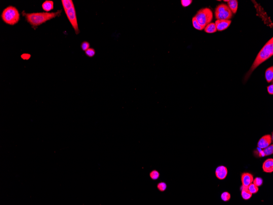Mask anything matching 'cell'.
I'll return each instance as SVG.
<instances>
[{"label": "cell", "mask_w": 273, "mask_h": 205, "mask_svg": "<svg viewBox=\"0 0 273 205\" xmlns=\"http://www.w3.org/2000/svg\"><path fill=\"white\" fill-rule=\"evenodd\" d=\"M85 54L86 56L89 57H93L96 55V52L95 50L92 48H90L89 49L85 51Z\"/></svg>", "instance_id": "44dd1931"}, {"label": "cell", "mask_w": 273, "mask_h": 205, "mask_svg": "<svg viewBox=\"0 0 273 205\" xmlns=\"http://www.w3.org/2000/svg\"><path fill=\"white\" fill-rule=\"evenodd\" d=\"M263 171L266 173H272L273 172V159L269 158L264 161L263 165Z\"/></svg>", "instance_id": "8fae6325"}, {"label": "cell", "mask_w": 273, "mask_h": 205, "mask_svg": "<svg viewBox=\"0 0 273 205\" xmlns=\"http://www.w3.org/2000/svg\"><path fill=\"white\" fill-rule=\"evenodd\" d=\"M230 20H217L215 21L217 30L219 31H224L227 29L231 24Z\"/></svg>", "instance_id": "30bf717a"}, {"label": "cell", "mask_w": 273, "mask_h": 205, "mask_svg": "<svg viewBox=\"0 0 273 205\" xmlns=\"http://www.w3.org/2000/svg\"><path fill=\"white\" fill-rule=\"evenodd\" d=\"M231 195L229 192H224L221 194V200L224 202H228L231 199Z\"/></svg>", "instance_id": "ffe728a7"}, {"label": "cell", "mask_w": 273, "mask_h": 205, "mask_svg": "<svg viewBox=\"0 0 273 205\" xmlns=\"http://www.w3.org/2000/svg\"><path fill=\"white\" fill-rule=\"evenodd\" d=\"M264 156H268L272 155L273 153V145H270V146L264 149L262 151Z\"/></svg>", "instance_id": "ac0fdd59"}, {"label": "cell", "mask_w": 273, "mask_h": 205, "mask_svg": "<svg viewBox=\"0 0 273 205\" xmlns=\"http://www.w3.org/2000/svg\"><path fill=\"white\" fill-rule=\"evenodd\" d=\"M62 3L64 11L75 6L72 0H62Z\"/></svg>", "instance_id": "2e32d148"}, {"label": "cell", "mask_w": 273, "mask_h": 205, "mask_svg": "<svg viewBox=\"0 0 273 205\" xmlns=\"http://www.w3.org/2000/svg\"><path fill=\"white\" fill-rule=\"evenodd\" d=\"M81 48L83 51H85L89 49L90 48V44L88 41H84L83 42L81 45Z\"/></svg>", "instance_id": "cb8c5ba5"}, {"label": "cell", "mask_w": 273, "mask_h": 205, "mask_svg": "<svg viewBox=\"0 0 273 205\" xmlns=\"http://www.w3.org/2000/svg\"><path fill=\"white\" fill-rule=\"evenodd\" d=\"M247 188L252 194H256L257 192H258V190H259L258 187H257L253 183H252L249 185Z\"/></svg>", "instance_id": "d6986e66"}, {"label": "cell", "mask_w": 273, "mask_h": 205, "mask_svg": "<svg viewBox=\"0 0 273 205\" xmlns=\"http://www.w3.org/2000/svg\"><path fill=\"white\" fill-rule=\"evenodd\" d=\"M205 32L208 33H213L217 32L216 26L214 23H211L207 25L205 28Z\"/></svg>", "instance_id": "e0dca14e"}, {"label": "cell", "mask_w": 273, "mask_h": 205, "mask_svg": "<svg viewBox=\"0 0 273 205\" xmlns=\"http://www.w3.org/2000/svg\"><path fill=\"white\" fill-rule=\"evenodd\" d=\"M217 178L219 180H223L226 178L228 174V170L225 166H221L217 168L215 172Z\"/></svg>", "instance_id": "9c48e42d"}, {"label": "cell", "mask_w": 273, "mask_h": 205, "mask_svg": "<svg viewBox=\"0 0 273 205\" xmlns=\"http://www.w3.org/2000/svg\"><path fill=\"white\" fill-rule=\"evenodd\" d=\"M65 12L68 20L74 30L75 33L77 35H78L80 31L79 28L76 11L75 7H73L65 11Z\"/></svg>", "instance_id": "8992f818"}, {"label": "cell", "mask_w": 273, "mask_h": 205, "mask_svg": "<svg viewBox=\"0 0 273 205\" xmlns=\"http://www.w3.org/2000/svg\"><path fill=\"white\" fill-rule=\"evenodd\" d=\"M241 195L243 200H247L252 197L253 194L248 189L247 187H243L242 186Z\"/></svg>", "instance_id": "4fadbf2b"}, {"label": "cell", "mask_w": 273, "mask_h": 205, "mask_svg": "<svg viewBox=\"0 0 273 205\" xmlns=\"http://www.w3.org/2000/svg\"><path fill=\"white\" fill-rule=\"evenodd\" d=\"M192 23H193V27H194V28H195V29L199 30V31H202V30H203L204 29V28L202 27V26H200V25L198 24V22H197V21H196V19H195L194 17H193V18H192Z\"/></svg>", "instance_id": "603a6c76"}, {"label": "cell", "mask_w": 273, "mask_h": 205, "mask_svg": "<svg viewBox=\"0 0 273 205\" xmlns=\"http://www.w3.org/2000/svg\"><path fill=\"white\" fill-rule=\"evenodd\" d=\"M265 76L268 83H270L273 80V67H270L266 70Z\"/></svg>", "instance_id": "9a60e30c"}, {"label": "cell", "mask_w": 273, "mask_h": 205, "mask_svg": "<svg viewBox=\"0 0 273 205\" xmlns=\"http://www.w3.org/2000/svg\"><path fill=\"white\" fill-rule=\"evenodd\" d=\"M21 58L24 60H28L30 58L31 55L29 54H23L21 55Z\"/></svg>", "instance_id": "f1b7e54d"}, {"label": "cell", "mask_w": 273, "mask_h": 205, "mask_svg": "<svg viewBox=\"0 0 273 205\" xmlns=\"http://www.w3.org/2000/svg\"><path fill=\"white\" fill-rule=\"evenodd\" d=\"M224 2H228L229 1V0H227V1H225V0H224Z\"/></svg>", "instance_id": "f546056e"}, {"label": "cell", "mask_w": 273, "mask_h": 205, "mask_svg": "<svg viewBox=\"0 0 273 205\" xmlns=\"http://www.w3.org/2000/svg\"><path fill=\"white\" fill-rule=\"evenodd\" d=\"M272 138L271 135L268 134L263 136L258 141L257 147L258 148L264 149L270 145Z\"/></svg>", "instance_id": "52a82bcc"}, {"label": "cell", "mask_w": 273, "mask_h": 205, "mask_svg": "<svg viewBox=\"0 0 273 205\" xmlns=\"http://www.w3.org/2000/svg\"><path fill=\"white\" fill-rule=\"evenodd\" d=\"M62 13V10H57L55 12H34L32 13H26L23 11L22 14L25 17L26 21L33 28H36L47 21L61 16Z\"/></svg>", "instance_id": "6da1fadb"}, {"label": "cell", "mask_w": 273, "mask_h": 205, "mask_svg": "<svg viewBox=\"0 0 273 205\" xmlns=\"http://www.w3.org/2000/svg\"><path fill=\"white\" fill-rule=\"evenodd\" d=\"M54 2L50 0H46L43 3L42 8L47 12H49L54 9Z\"/></svg>", "instance_id": "7c38bea8"}, {"label": "cell", "mask_w": 273, "mask_h": 205, "mask_svg": "<svg viewBox=\"0 0 273 205\" xmlns=\"http://www.w3.org/2000/svg\"><path fill=\"white\" fill-rule=\"evenodd\" d=\"M150 176L152 179H157L160 176V174L157 171L154 170L150 173Z\"/></svg>", "instance_id": "484cf974"}, {"label": "cell", "mask_w": 273, "mask_h": 205, "mask_svg": "<svg viewBox=\"0 0 273 205\" xmlns=\"http://www.w3.org/2000/svg\"><path fill=\"white\" fill-rule=\"evenodd\" d=\"M273 55V38L272 37L263 46L262 49L258 53L257 57L254 60L249 71L247 74L245 80L249 78L253 71L256 68L264 62L272 57Z\"/></svg>", "instance_id": "7a4b0ae2"}, {"label": "cell", "mask_w": 273, "mask_h": 205, "mask_svg": "<svg viewBox=\"0 0 273 205\" xmlns=\"http://www.w3.org/2000/svg\"><path fill=\"white\" fill-rule=\"evenodd\" d=\"M1 17L6 24L14 26L20 21V14L16 7L10 5L4 9Z\"/></svg>", "instance_id": "3957f363"}, {"label": "cell", "mask_w": 273, "mask_h": 205, "mask_svg": "<svg viewBox=\"0 0 273 205\" xmlns=\"http://www.w3.org/2000/svg\"><path fill=\"white\" fill-rule=\"evenodd\" d=\"M228 6L232 13H236L238 7V2L236 0H230L228 2Z\"/></svg>", "instance_id": "5bb4252c"}, {"label": "cell", "mask_w": 273, "mask_h": 205, "mask_svg": "<svg viewBox=\"0 0 273 205\" xmlns=\"http://www.w3.org/2000/svg\"><path fill=\"white\" fill-rule=\"evenodd\" d=\"M191 0H182L181 1V3L184 7L188 6L192 3Z\"/></svg>", "instance_id": "4316f807"}, {"label": "cell", "mask_w": 273, "mask_h": 205, "mask_svg": "<svg viewBox=\"0 0 273 205\" xmlns=\"http://www.w3.org/2000/svg\"><path fill=\"white\" fill-rule=\"evenodd\" d=\"M267 89H268V93L270 94V95H273V83H272L271 85H270L267 87Z\"/></svg>", "instance_id": "83f0119b"}, {"label": "cell", "mask_w": 273, "mask_h": 205, "mask_svg": "<svg viewBox=\"0 0 273 205\" xmlns=\"http://www.w3.org/2000/svg\"><path fill=\"white\" fill-rule=\"evenodd\" d=\"M253 184L258 187L259 186H261L263 185V180L261 178L256 177L255 179H253Z\"/></svg>", "instance_id": "7402d4cb"}, {"label": "cell", "mask_w": 273, "mask_h": 205, "mask_svg": "<svg viewBox=\"0 0 273 205\" xmlns=\"http://www.w3.org/2000/svg\"><path fill=\"white\" fill-rule=\"evenodd\" d=\"M215 16L217 20H229L233 16V13L227 5L221 4L217 7Z\"/></svg>", "instance_id": "5b68a950"}, {"label": "cell", "mask_w": 273, "mask_h": 205, "mask_svg": "<svg viewBox=\"0 0 273 205\" xmlns=\"http://www.w3.org/2000/svg\"><path fill=\"white\" fill-rule=\"evenodd\" d=\"M194 17L198 24L205 29L207 25L211 22L213 18V14L209 8H203L198 12Z\"/></svg>", "instance_id": "277c9868"}, {"label": "cell", "mask_w": 273, "mask_h": 205, "mask_svg": "<svg viewBox=\"0 0 273 205\" xmlns=\"http://www.w3.org/2000/svg\"><path fill=\"white\" fill-rule=\"evenodd\" d=\"M167 185L164 182L160 183H158V185H157V188L161 192L165 191L166 189H167Z\"/></svg>", "instance_id": "d4e9b609"}, {"label": "cell", "mask_w": 273, "mask_h": 205, "mask_svg": "<svg viewBox=\"0 0 273 205\" xmlns=\"http://www.w3.org/2000/svg\"><path fill=\"white\" fill-rule=\"evenodd\" d=\"M253 176L252 174L248 172L243 173L241 175V181L242 187H248L249 185L252 183Z\"/></svg>", "instance_id": "ba28073f"}]
</instances>
